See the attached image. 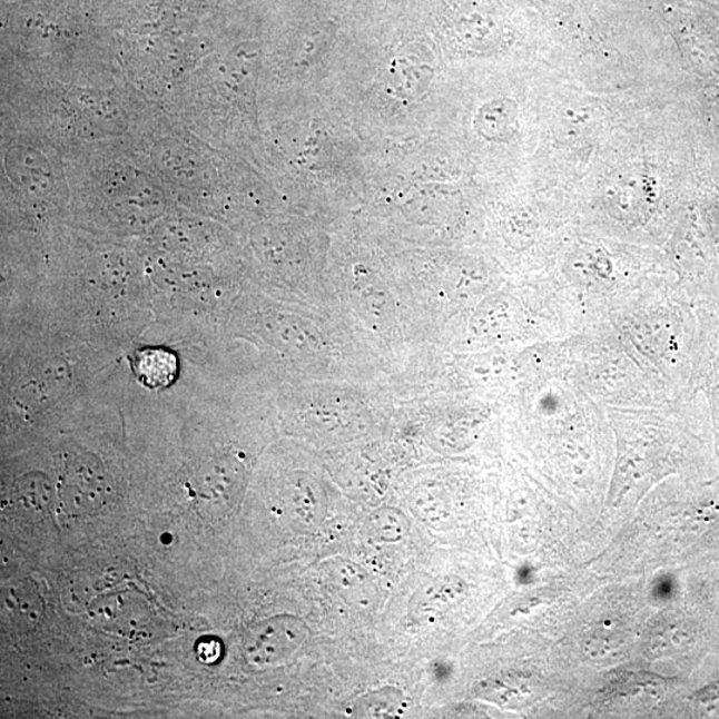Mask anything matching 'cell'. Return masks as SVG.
<instances>
[{
  "instance_id": "6da1fadb",
  "label": "cell",
  "mask_w": 719,
  "mask_h": 719,
  "mask_svg": "<svg viewBox=\"0 0 719 719\" xmlns=\"http://www.w3.org/2000/svg\"><path fill=\"white\" fill-rule=\"evenodd\" d=\"M134 368L141 382L152 388H161L174 382L178 363L167 351L145 349L135 356Z\"/></svg>"
},
{
  "instance_id": "7a4b0ae2",
  "label": "cell",
  "mask_w": 719,
  "mask_h": 719,
  "mask_svg": "<svg viewBox=\"0 0 719 719\" xmlns=\"http://www.w3.org/2000/svg\"><path fill=\"white\" fill-rule=\"evenodd\" d=\"M548 2H559V0H548Z\"/></svg>"
}]
</instances>
